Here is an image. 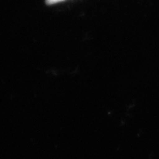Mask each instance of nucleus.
<instances>
[{
	"instance_id": "1",
	"label": "nucleus",
	"mask_w": 159,
	"mask_h": 159,
	"mask_svg": "<svg viewBox=\"0 0 159 159\" xmlns=\"http://www.w3.org/2000/svg\"><path fill=\"white\" fill-rule=\"evenodd\" d=\"M65 0H46V3L48 5H55V4H57V3H60V2H63Z\"/></svg>"
}]
</instances>
